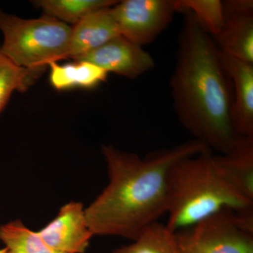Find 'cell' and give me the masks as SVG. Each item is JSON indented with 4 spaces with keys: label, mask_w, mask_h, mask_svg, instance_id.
<instances>
[{
    "label": "cell",
    "mask_w": 253,
    "mask_h": 253,
    "mask_svg": "<svg viewBox=\"0 0 253 253\" xmlns=\"http://www.w3.org/2000/svg\"><path fill=\"white\" fill-rule=\"evenodd\" d=\"M112 11L121 36L143 47L166 29L177 8L176 0H124Z\"/></svg>",
    "instance_id": "obj_6"
},
{
    "label": "cell",
    "mask_w": 253,
    "mask_h": 253,
    "mask_svg": "<svg viewBox=\"0 0 253 253\" xmlns=\"http://www.w3.org/2000/svg\"><path fill=\"white\" fill-rule=\"evenodd\" d=\"M132 241L115 249L112 253H180L175 232L158 221L144 227Z\"/></svg>",
    "instance_id": "obj_14"
},
{
    "label": "cell",
    "mask_w": 253,
    "mask_h": 253,
    "mask_svg": "<svg viewBox=\"0 0 253 253\" xmlns=\"http://www.w3.org/2000/svg\"><path fill=\"white\" fill-rule=\"evenodd\" d=\"M121 36L111 7L103 8L72 27L68 58L76 59Z\"/></svg>",
    "instance_id": "obj_10"
},
{
    "label": "cell",
    "mask_w": 253,
    "mask_h": 253,
    "mask_svg": "<svg viewBox=\"0 0 253 253\" xmlns=\"http://www.w3.org/2000/svg\"><path fill=\"white\" fill-rule=\"evenodd\" d=\"M177 11H190L201 27L212 38L217 36L224 24V11L220 0H176Z\"/></svg>",
    "instance_id": "obj_18"
},
{
    "label": "cell",
    "mask_w": 253,
    "mask_h": 253,
    "mask_svg": "<svg viewBox=\"0 0 253 253\" xmlns=\"http://www.w3.org/2000/svg\"><path fill=\"white\" fill-rule=\"evenodd\" d=\"M38 233L50 247L65 253H84L94 236L83 204L75 201L63 206L58 215Z\"/></svg>",
    "instance_id": "obj_8"
},
{
    "label": "cell",
    "mask_w": 253,
    "mask_h": 253,
    "mask_svg": "<svg viewBox=\"0 0 253 253\" xmlns=\"http://www.w3.org/2000/svg\"><path fill=\"white\" fill-rule=\"evenodd\" d=\"M170 80L181 126L211 151L225 154L240 136L233 126V84L220 50L194 15L184 12Z\"/></svg>",
    "instance_id": "obj_2"
},
{
    "label": "cell",
    "mask_w": 253,
    "mask_h": 253,
    "mask_svg": "<svg viewBox=\"0 0 253 253\" xmlns=\"http://www.w3.org/2000/svg\"><path fill=\"white\" fill-rule=\"evenodd\" d=\"M221 58L232 81L234 129L239 136H253V64L222 53Z\"/></svg>",
    "instance_id": "obj_9"
},
{
    "label": "cell",
    "mask_w": 253,
    "mask_h": 253,
    "mask_svg": "<svg viewBox=\"0 0 253 253\" xmlns=\"http://www.w3.org/2000/svg\"><path fill=\"white\" fill-rule=\"evenodd\" d=\"M44 71L16 66L3 54L0 46V114L14 91L25 92Z\"/></svg>",
    "instance_id": "obj_16"
},
{
    "label": "cell",
    "mask_w": 253,
    "mask_h": 253,
    "mask_svg": "<svg viewBox=\"0 0 253 253\" xmlns=\"http://www.w3.org/2000/svg\"><path fill=\"white\" fill-rule=\"evenodd\" d=\"M253 206L224 177L211 150L181 159L168 173L166 225L176 231L225 208Z\"/></svg>",
    "instance_id": "obj_3"
},
{
    "label": "cell",
    "mask_w": 253,
    "mask_h": 253,
    "mask_svg": "<svg viewBox=\"0 0 253 253\" xmlns=\"http://www.w3.org/2000/svg\"><path fill=\"white\" fill-rule=\"evenodd\" d=\"M233 210H221L194 225L176 231L180 253H253V235L239 229Z\"/></svg>",
    "instance_id": "obj_5"
},
{
    "label": "cell",
    "mask_w": 253,
    "mask_h": 253,
    "mask_svg": "<svg viewBox=\"0 0 253 253\" xmlns=\"http://www.w3.org/2000/svg\"><path fill=\"white\" fill-rule=\"evenodd\" d=\"M0 253H9V252L6 248H4V249H0Z\"/></svg>",
    "instance_id": "obj_19"
},
{
    "label": "cell",
    "mask_w": 253,
    "mask_h": 253,
    "mask_svg": "<svg viewBox=\"0 0 253 253\" xmlns=\"http://www.w3.org/2000/svg\"><path fill=\"white\" fill-rule=\"evenodd\" d=\"M0 240L9 253H65L50 247L18 219L0 226Z\"/></svg>",
    "instance_id": "obj_17"
},
{
    "label": "cell",
    "mask_w": 253,
    "mask_h": 253,
    "mask_svg": "<svg viewBox=\"0 0 253 253\" xmlns=\"http://www.w3.org/2000/svg\"><path fill=\"white\" fill-rule=\"evenodd\" d=\"M211 150L197 139L158 149L141 158L103 146L109 182L84 210L93 235L134 241L141 230L167 212L168 173L178 161Z\"/></svg>",
    "instance_id": "obj_1"
},
{
    "label": "cell",
    "mask_w": 253,
    "mask_h": 253,
    "mask_svg": "<svg viewBox=\"0 0 253 253\" xmlns=\"http://www.w3.org/2000/svg\"><path fill=\"white\" fill-rule=\"evenodd\" d=\"M119 1L114 0H38L31 2L44 14L66 23L77 24L96 10L111 7Z\"/></svg>",
    "instance_id": "obj_15"
},
{
    "label": "cell",
    "mask_w": 253,
    "mask_h": 253,
    "mask_svg": "<svg viewBox=\"0 0 253 253\" xmlns=\"http://www.w3.org/2000/svg\"><path fill=\"white\" fill-rule=\"evenodd\" d=\"M3 54L19 67L45 71L51 62L68 59L72 27L44 15L23 19L0 10Z\"/></svg>",
    "instance_id": "obj_4"
},
{
    "label": "cell",
    "mask_w": 253,
    "mask_h": 253,
    "mask_svg": "<svg viewBox=\"0 0 253 253\" xmlns=\"http://www.w3.org/2000/svg\"><path fill=\"white\" fill-rule=\"evenodd\" d=\"M224 11V26L213 41L222 54L253 64V11Z\"/></svg>",
    "instance_id": "obj_11"
},
{
    "label": "cell",
    "mask_w": 253,
    "mask_h": 253,
    "mask_svg": "<svg viewBox=\"0 0 253 253\" xmlns=\"http://www.w3.org/2000/svg\"><path fill=\"white\" fill-rule=\"evenodd\" d=\"M49 79L51 85L58 90L72 88L92 89L106 82L109 73L104 69L86 61L59 64L51 62Z\"/></svg>",
    "instance_id": "obj_13"
},
{
    "label": "cell",
    "mask_w": 253,
    "mask_h": 253,
    "mask_svg": "<svg viewBox=\"0 0 253 253\" xmlns=\"http://www.w3.org/2000/svg\"><path fill=\"white\" fill-rule=\"evenodd\" d=\"M75 61L93 63L106 72L131 80L149 72L156 66L154 58L149 52L122 36L113 38Z\"/></svg>",
    "instance_id": "obj_7"
},
{
    "label": "cell",
    "mask_w": 253,
    "mask_h": 253,
    "mask_svg": "<svg viewBox=\"0 0 253 253\" xmlns=\"http://www.w3.org/2000/svg\"><path fill=\"white\" fill-rule=\"evenodd\" d=\"M214 156L224 177L253 202V136H240L229 152Z\"/></svg>",
    "instance_id": "obj_12"
}]
</instances>
